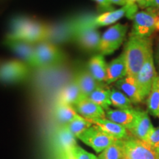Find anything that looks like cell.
I'll return each mask as SVG.
<instances>
[{"mask_svg":"<svg viewBox=\"0 0 159 159\" xmlns=\"http://www.w3.org/2000/svg\"><path fill=\"white\" fill-rule=\"evenodd\" d=\"M123 53L126 61L127 76L136 77L144 63L153 55L152 40L149 37L130 36Z\"/></svg>","mask_w":159,"mask_h":159,"instance_id":"1","label":"cell"},{"mask_svg":"<svg viewBox=\"0 0 159 159\" xmlns=\"http://www.w3.org/2000/svg\"><path fill=\"white\" fill-rule=\"evenodd\" d=\"M93 16H88L75 21L73 23L71 39L85 51H98L101 35L92 21Z\"/></svg>","mask_w":159,"mask_h":159,"instance_id":"2","label":"cell"},{"mask_svg":"<svg viewBox=\"0 0 159 159\" xmlns=\"http://www.w3.org/2000/svg\"><path fill=\"white\" fill-rule=\"evenodd\" d=\"M130 36L148 38L154 32H159V13L152 8L137 12L134 16Z\"/></svg>","mask_w":159,"mask_h":159,"instance_id":"3","label":"cell"},{"mask_svg":"<svg viewBox=\"0 0 159 159\" xmlns=\"http://www.w3.org/2000/svg\"><path fill=\"white\" fill-rule=\"evenodd\" d=\"M51 144L55 159H68L71 150L77 145L76 137L65 125H61L55 131Z\"/></svg>","mask_w":159,"mask_h":159,"instance_id":"4","label":"cell"},{"mask_svg":"<svg viewBox=\"0 0 159 159\" xmlns=\"http://www.w3.org/2000/svg\"><path fill=\"white\" fill-rule=\"evenodd\" d=\"M124 157L128 159H159V153L148 143L128 136L121 139Z\"/></svg>","mask_w":159,"mask_h":159,"instance_id":"5","label":"cell"},{"mask_svg":"<svg viewBox=\"0 0 159 159\" xmlns=\"http://www.w3.org/2000/svg\"><path fill=\"white\" fill-rule=\"evenodd\" d=\"M63 60L62 52L52 43L44 41L35 46V68L47 69L56 66L62 63Z\"/></svg>","mask_w":159,"mask_h":159,"instance_id":"6","label":"cell"},{"mask_svg":"<svg viewBox=\"0 0 159 159\" xmlns=\"http://www.w3.org/2000/svg\"><path fill=\"white\" fill-rule=\"evenodd\" d=\"M128 26L116 24L108 28L101 36L98 52L102 55H111L119 48L126 36Z\"/></svg>","mask_w":159,"mask_h":159,"instance_id":"7","label":"cell"},{"mask_svg":"<svg viewBox=\"0 0 159 159\" xmlns=\"http://www.w3.org/2000/svg\"><path fill=\"white\" fill-rule=\"evenodd\" d=\"M30 72L28 66L23 61H8L0 65V82L13 84L21 82Z\"/></svg>","mask_w":159,"mask_h":159,"instance_id":"8","label":"cell"},{"mask_svg":"<svg viewBox=\"0 0 159 159\" xmlns=\"http://www.w3.org/2000/svg\"><path fill=\"white\" fill-rule=\"evenodd\" d=\"M78 139L98 153H100L117 140L94 125L80 135Z\"/></svg>","mask_w":159,"mask_h":159,"instance_id":"9","label":"cell"},{"mask_svg":"<svg viewBox=\"0 0 159 159\" xmlns=\"http://www.w3.org/2000/svg\"><path fill=\"white\" fill-rule=\"evenodd\" d=\"M137 12H138V5L137 4L126 5L123 6L120 9L104 12L102 14L93 17L92 21L96 27L108 26L116 22L124 16L133 20Z\"/></svg>","mask_w":159,"mask_h":159,"instance_id":"10","label":"cell"},{"mask_svg":"<svg viewBox=\"0 0 159 159\" xmlns=\"http://www.w3.org/2000/svg\"><path fill=\"white\" fill-rule=\"evenodd\" d=\"M158 76L156 67L155 65L154 57L152 55L144 64L136 75L137 84L142 96L145 99L150 94L152 83Z\"/></svg>","mask_w":159,"mask_h":159,"instance_id":"11","label":"cell"},{"mask_svg":"<svg viewBox=\"0 0 159 159\" xmlns=\"http://www.w3.org/2000/svg\"><path fill=\"white\" fill-rule=\"evenodd\" d=\"M139 111L134 108L108 109L105 111V118L130 130L136 122Z\"/></svg>","mask_w":159,"mask_h":159,"instance_id":"12","label":"cell"},{"mask_svg":"<svg viewBox=\"0 0 159 159\" xmlns=\"http://www.w3.org/2000/svg\"><path fill=\"white\" fill-rule=\"evenodd\" d=\"M5 44L30 66L34 67L35 47L33 43L20 40H5Z\"/></svg>","mask_w":159,"mask_h":159,"instance_id":"13","label":"cell"},{"mask_svg":"<svg viewBox=\"0 0 159 159\" xmlns=\"http://www.w3.org/2000/svg\"><path fill=\"white\" fill-rule=\"evenodd\" d=\"M73 108L77 114L87 119L105 118L104 109L93 102L88 97H83L76 104L73 105Z\"/></svg>","mask_w":159,"mask_h":159,"instance_id":"14","label":"cell"},{"mask_svg":"<svg viewBox=\"0 0 159 159\" xmlns=\"http://www.w3.org/2000/svg\"><path fill=\"white\" fill-rule=\"evenodd\" d=\"M117 89L126 95L134 104L142 102L144 100L135 77L126 76L116 82Z\"/></svg>","mask_w":159,"mask_h":159,"instance_id":"15","label":"cell"},{"mask_svg":"<svg viewBox=\"0 0 159 159\" xmlns=\"http://www.w3.org/2000/svg\"><path fill=\"white\" fill-rule=\"evenodd\" d=\"M88 120L90 121L92 125L98 127L105 134L116 139H124L129 136L126 128L106 118L93 119Z\"/></svg>","mask_w":159,"mask_h":159,"instance_id":"16","label":"cell"},{"mask_svg":"<svg viewBox=\"0 0 159 159\" xmlns=\"http://www.w3.org/2000/svg\"><path fill=\"white\" fill-rule=\"evenodd\" d=\"M49 35V28L43 24L32 19L27 27L23 41L35 43H41L47 41Z\"/></svg>","mask_w":159,"mask_h":159,"instance_id":"17","label":"cell"},{"mask_svg":"<svg viewBox=\"0 0 159 159\" xmlns=\"http://www.w3.org/2000/svg\"><path fill=\"white\" fill-rule=\"evenodd\" d=\"M154 127L151 123L148 112L140 110L134 128L129 131L135 138L145 142L151 130Z\"/></svg>","mask_w":159,"mask_h":159,"instance_id":"18","label":"cell"},{"mask_svg":"<svg viewBox=\"0 0 159 159\" xmlns=\"http://www.w3.org/2000/svg\"><path fill=\"white\" fill-rule=\"evenodd\" d=\"M127 76L126 61L124 53L111 61L107 69L106 83L108 84L117 82Z\"/></svg>","mask_w":159,"mask_h":159,"instance_id":"19","label":"cell"},{"mask_svg":"<svg viewBox=\"0 0 159 159\" xmlns=\"http://www.w3.org/2000/svg\"><path fill=\"white\" fill-rule=\"evenodd\" d=\"M75 80L78 85L83 96L88 97L97 88L103 85L97 81L89 69H83L75 75Z\"/></svg>","mask_w":159,"mask_h":159,"instance_id":"20","label":"cell"},{"mask_svg":"<svg viewBox=\"0 0 159 159\" xmlns=\"http://www.w3.org/2000/svg\"><path fill=\"white\" fill-rule=\"evenodd\" d=\"M81 93L77 83L74 79L63 88L58 96V102L73 106L82 98Z\"/></svg>","mask_w":159,"mask_h":159,"instance_id":"21","label":"cell"},{"mask_svg":"<svg viewBox=\"0 0 159 159\" xmlns=\"http://www.w3.org/2000/svg\"><path fill=\"white\" fill-rule=\"evenodd\" d=\"M88 69L97 81L106 83L108 65L102 55H96L91 57L89 62Z\"/></svg>","mask_w":159,"mask_h":159,"instance_id":"22","label":"cell"},{"mask_svg":"<svg viewBox=\"0 0 159 159\" xmlns=\"http://www.w3.org/2000/svg\"><path fill=\"white\" fill-rule=\"evenodd\" d=\"M32 19L27 17H16L11 21L10 25V31L7 34L5 39L20 40L23 41L27 27Z\"/></svg>","mask_w":159,"mask_h":159,"instance_id":"23","label":"cell"},{"mask_svg":"<svg viewBox=\"0 0 159 159\" xmlns=\"http://www.w3.org/2000/svg\"><path fill=\"white\" fill-rule=\"evenodd\" d=\"M73 106L57 102L55 108V116L61 125H66L78 116Z\"/></svg>","mask_w":159,"mask_h":159,"instance_id":"24","label":"cell"},{"mask_svg":"<svg viewBox=\"0 0 159 159\" xmlns=\"http://www.w3.org/2000/svg\"><path fill=\"white\" fill-rule=\"evenodd\" d=\"M110 92V89L105 88L104 85H101L89 95L88 98L95 104L99 105L104 110L107 111L111 105Z\"/></svg>","mask_w":159,"mask_h":159,"instance_id":"25","label":"cell"},{"mask_svg":"<svg viewBox=\"0 0 159 159\" xmlns=\"http://www.w3.org/2000/svg\"><path fill=\"white\" fill-rule=\"evenodd\" d=\"M148 111L152 116L159 118V75L155 79L148 97Z\"/></svg>","mask_w":159,"mask_h":159,"instance_id":"26","label":"cell"},{"mask_svg":"<svg viewBox=\"0 0 159 159\" xmlns=\"http://www.w3.org/2000/svg\"><path fill=\"white\" fill-rule=\"evenodd\" d=\"M110 99L111 105L117 109L133 108V102H131L130 99L119 89H111Z\"/></svg>","mask_w":159,"mask_h":159,"instance_id":"27","label":"cell"},{"mask_svg":"<svg viewBox=\"0 0 159 159\" xmlns=\"http://www.w3.org/2000/svg\"><path fill=\"white\" fill-rule=\"evenodd\" d=\"M92 125L90 121L81 116L80 115H78L76 118L73 119L69 124L66 125L65 126L76 138H78L80 135L82 134L85 130H86Z\"/></svg>","mask_w":159,"mask_h":159,"instance_id":"28","label":"cell"},{"mask_svg":"<svg viewBox=\"0 0 159 159\" xmlns=\"http://www.w3.org/2000/svg\"><path fill=\"white\" fill-rule=\"evenodd\" d=\"M123 158L124 153L121 139H117L114 143L101 152L97 159H122Z\"/></svg>","mask_w":159,"mask_h":159,"instance_id":"29","label":"cell"},{"mask_svg":"<svg viewBox=\"0 0 159 159\" xmlns=\"http://www.w3.org/2000/svg\"><path fill=\"white\" fill-rule=\"evenodd\" d=\"M68 159H97V157L77 145L71 150Z\"/></svg>","mask_w":159,"mask_h":159,"instance_id":"30","label":"cell"},{"mask_svg":"<svg viewBox=\"0 0 159 159\" xmlns=\"http://www.w3.org/2000/svg\"><path fill=\"white\" fill-rule=\"evenodd\" d=\"M145 142L159 153V128H154L151 130Z\"/></svg>","mask_w":159,"mask_h":159,"instance_id":"31","label":"cell"},{"mask_svg":"<svg viewBox=\"0 0 159 159\" xmlns=\"http://www.w3.org/2000/svg\"><path fill=\"white\" fill-rule=\"evenodd\" d=\"M138 6L142 9L158 8L159 7V0H142L138 4Z\"/></svg>","mask_w":159,"mask_h":159,"instance_id":"32","label":"cell"},{"mask_svg":"<svg viewBox=\"0 0 159 159\" xmlns=\"http://www.w3.org/2000/svg\"><path fill=\"white\" fill-rule=\"evenodd\" d=\"M94 2L98 4L99 8L103 10V11H112L113 7L112 4L110 2L109 0H94Z\"/></svg>","mask_w":159,"mask_h":159,"instance_id":"33","label":"cell"},{"mask_svg":"<svg viewBox=\"0 0 159 159\" xmlns=\"http://www.w3.org/2000/svg\"><path fill=\"white\" fill-rule=\"evenodd\" d=\"M111 4H114V5H120V6H125L126 5V2L125 0H109Z\"/></svg>","mask_w":159,"mask_h":159,"instance_id":"34","label":"cell"},{"mask_svg":"<svg viewBox=\"0 0 159 159\" xmlns=\"http://www.w3.org/2000/svg\"><path fill=\"white\" fill-rule=\"evenodd\" d=\"M142 0H125L126 2V5H135V4L137 3V5L142 2Z\"/></svg>","mask_w":159,"mask_h":159,"instance_id":"35","label":"cell"},{"mask_svg":"<svg viewBox=\"0 0 159 159\" xmlns=\"http://www.w3.org/2000/svg\"><path fill=\"white\" fill-rule=\"evenodd\" d=\"M155 59L159 58V39H158V42H157L156 47V53H155Z\"/></svg>","mask_w":159,"mask_h":159,"instance_id":"36","label":"cell"},{"mask_svg":"<svg viewBox=\"0 0 159 159\" xmlns=\"http://www.w3.org/2000/svg\"><path fill=\"white\" fill-rule=\"evenodd\" d=\"M155 63L156 64V67H157V69H158V73H159V58H157V59H155Z\"/></svg>","mask_w":159,"mask_h":159,"instance_id":"37","label":"cell"},{"mask_svg":"<svg viewBox=\"0 0 159 159\" xmlns=\"http://www.w3.org/2000/svg\"><path fill=\"white\" fill-rule=\"evenodd\" d=\"M152 9H154L155 11L157 12V13H159V7H158V8H152Z\"/></svg>","mask_w":159,"mask_h":159,"instance_id":"38","label":"cell"},{"mask_svg":"<svg viewBox=\"0 0 159 159\" xmlns=\"http://www.w3.org/2000/svg\"><path fill=\"white\" fill-rule=\"evenodd\" d=\"M122 159H128V158H125V157H124V158H123Z\"/></svg>","mask_w":159,"mask_h":159,"instance_id":"39","label":"cell"}]
</instances>
